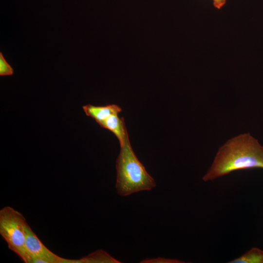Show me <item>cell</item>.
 <instances>
[{"label":"cell","mask_w":263,"mask_h":263,"mask_svg":"<svg viewBox=\"0 0 263 263\" xmlns=\"http://www.w3.org/2000/svg\"><path fill=\"white\" fill-rule=\"evenodd\" d=\"M253 168L263 169V146L250 133H244L219 148L202 180L211 181L237 170Z\"/></svg>","instance_id":"cell-1"},{"label":"cell","mask_w":263,"mask_h":263,"mask_svg":"<svg viewBox=\"0 0 263 263\" xmlns=\"http://www.w3.org/2000/svg\"><path fill=\"white\" fill-rule=\"evenodd\" d=\"M116 169L115 188L119 195L126 196L141 191L150 190L156 186L154 180L133 152L129 137L120 146Z\"/></svg>","instance_id":"cell-2"},{"label":"cell","mask_w":263,"mask_h":263,"mask_svg":"<svg viewBox=\"0 0 263 263\" xmlns=\"http://www.w3.org/2000/svg\"><path fill=\"white\" fill-rule=\"evenodd\" d=\"M26 223L23 215L13 207L6 206L0 209V235L7 243L9 249L28 263L25 248Z\"/></svg>","instance_id":"cell-3"},{"label":"cell","mask_w":263,"mask_h":263,"mask_svg":"<svg viewBox=\"0 0 263 263\" xmlns=\"http://www.w3.org/2000/svg\"><path fill=\"white\" fill-rule=\"evenodd\" d=\"M25 248L28 263H64L60 257L47 248L27 223L25 225Z\"/></svg>","instance_id":"cell-4"},{"label":"cell","mask_w":263,"mask_h":263,"mask_svg":"<svg viewBox=\"0 0 263 263\" xmlns=\"http://www.w3.org/2000/svg\"><path fill=\"white\" fill-rule=\"evenodd\" d=\"M85 114L94 119L99 125L111 115L119 113L121 108L115 104H109L104 106H96L87 104L82 106Z\"/></svg>","instance_id":"cell-5"},{"label":"cell","mask_w":263,"mask_h":263,"mask_svg":"<svg viewBox=\"0 0 263 263\" xmlns=\"http://www.w3.org/2000/svg\"><path fill=\"white\" fill-rule=\"evenodd\" d=\"M99 125L112 132L118 139L120 146L129 137L124 118L119 117L118 113L111 115Z\"/></svg>","instance_id":"cell-6"},{"label":"cell","mask_w":263,"mask_h":263,"mask_svg":"<svg viewBox=\"0 0 263 263\" xmlns=\"http://www.w3.org/2000/svg\"><path fill=\"white\" fill-rule=\"evenodd\" d=\"M228 263H263V250L253 247Z\"/></svg>","instance_id":"cell-7"},{"label":"cell","mask_w":263,"mask_h":263,"mask_svg":"<svg viewBox=\"0 0 263 263\" xmlns=\"http://www.w3.org/2000/svg\"><path fill=\"white\" fill-rule=\"evenodd\" d=\"M79 263H118L119 261L103 250H98L78 260Z\"/></svg>","instance_id":"cell-8"},{"label":"cell","mask_w":263,"mask_h":263,"mask_svg":"<svg viewBox=\"0 0 263 263\" xmlns=\"http://www.w3.org/2000/svg\"><path fill=\"white\" fill-rule=\"evenodd\" d=\"M14 73V70L5 59L2 52H0V75H11Z\"/></svg>","instance_id":"cell-9"},{"label":"cell","mask_w":263,"mask_h":263,"mask_svg":"<svg viewBox=\"0 0 263 263\" xmlns=\"http://www.w3.org/2000/svg\"><path fill=\"white\" fill-rule=\"evenodd\" d=\"M141 263H184L181 261L176 259H169L162 257H158L155 259H146Z\"/></svg>","instance_id":"cell-10"},{"label":"cell","mask_w":263,"mask_h":263,"mask_svg":"<svg viewBox=\"0 0 263 263\" xmlns=\"http://www.w3.org/2000/svg\"><path fill=\"white\" fill-rule=\"evenodd\" d=\"M226 2V0H213L214 6L218 9H221Z\"/></svg>","instance_id":"cell-11"}]
</instances>
